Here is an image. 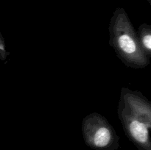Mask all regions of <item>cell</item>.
I'll return each mask as SVG.
<instances>
[{
	"mask_svg": "<svg viewBox=\"0 0 151 150\" xmlns=\"http://www.w3.org/2000/svg\"><path fill=\"white\" fill-rule=\"evenodd\" d=\"M147 1H148V2H149V4H151V0H147Z\"/></svg>",
	"mask_w": 151,
	"mask_h": 150,
	"instance_id": "8992f818",
	"label": "cell"
},
{
	"mask_svg": "<svg viewBox=\"0 0 151 150\" xmlns=\"http://www.w3.org/2000/svg\"><path fill=\"white\" fill-rule=\"evenodd\" d=\"M137 36L140 45L145 54L151 57V26L146 23H142L137 31Z\"/></svg>",
	"mask_w": 151,
	"mask_h": 150,
	"instance_id": "277c9868",
	"label": "cell"
},
{
	"mask_svg": "<svg viewBox=\"0 0 151 150\" xmlns=\"http://www.w3.org/2000/svg\"><path fill=\"white\" fill-rule=\"evenodd\" d=\"M109 45L127 67L141 69L150 64V57L140 45L137 31L122 7L114 11L109 26Z\"/></svg>",
	"mask_w": 151,
	"mask_h": 150,
	"instance_id": "7a4b0ae2",
	"label": "cell"
},
{
	"mask_svg": "<svg viewBox=\"0 0 151 150\" xmlns=\"http://www.w3.org/2000/svg\"><path fill=\"white\" fill-rule=\"evenodd\" d=\"M117 115L127 138L138 150H151V102L139 91L123 87Z\"/></svg>",
	"mask_w": 151,
	"mask_h": 150,
	"instance_id": "6da1fadb",
	"label": "cell"
},
{
	"mask_svg": "<svg viewBox=\"0 0 151 150\" xmlns=\"http://www.w3.org/2000/svg\"><path fill=\"white\" fill-rule=\"evenodd\" d=\"M86 145L94 150H117L120 147L119 135L105 116L91 113L84 117L81 125Z\"/></svg>",
	"mask_w": 151,
	"mask_h": 150,
	"instance_id": "3957f363",
	"label": "cell"
},
{
	"mask_svg": "<svg viewBox=\"0 0 151 150\" xmlns=\"http://www.w3.org/2000/svg\"><path fill=\"white\" fill-rule=\"evenodd\" d=\"M9 54H10V53L7 51V49H6L4 39L1 35V32H0V60H1V61L6 60Z\"/></svg>",
	"mask_w": 151,
	"mask_h": 150,
	"instance_id": "5b68a950",
	"label": "cell"
}]
</instances>
